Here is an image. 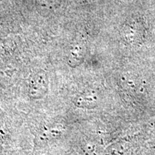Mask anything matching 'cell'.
I'll return each instance as SVG.
<instances>
[{"mask_svg": "<svg viewBox=\"0 0 155 155\" xmlns=\"http://www.w3.org/2000/svg\"><path fill=\"white\" fill-rule=\"evenodd\" d=\"M98 97L93 90H86L75 98L74 104L78 108H92L96 106Z\"/></svg>", "mask_w": 155, "mask_h": 155, "instance_id": "5b68a950", "label": "cell"}, {"mask_svg": "<svg viewBox=\"0 0 155 155\" xmlns=\"http://www.w3.org/2000/svg\"><path fill=\"white\" fill-rule=\"evenodd\" d=\"M62 134L63 129L61 125L53 124L45 127L37 134L35 139V144L38 147L45 146L50 141L59 138Z\"/></svg>", "mask_w": 155, "mask_h": 155, "instance_id": "277c9868", "label": "cell"}, {"mask_svg": "<svg viewBox=\"0 0 155 155\" xmlns=\"http://www.w3.org/2000/svg\"><path fill=\"white\" fill-rule=\"evenodd\" d=\"M87 53L86 43L83 40H75L70 44L66 53L69 66L75 68L83 63Z\"/></svg>", "mask_w": 155, "mask_h": 155, "instance_id": "3957f363", "label": "cell"}, {"mask_svg": "<svg viewBox=\"0 0 155 155\" xmlns=\"http://www.w3.org/2000/svg\"><path fill=\"white\" fill-rule=\"evenodd\" d=\"M48 85L49 81L47 73L43 70H40L30 78L28 89V96L34 100L42 99L48 92Z\"/></svg>", "mask_w": 155, "mask_h": 155, "instance_id": "7a4b0ae2", "label": "cell"}, {"mask_svg": "<svg viewBox=\"0 0 155 155\" xmlns=\"http://www.w3.org/2000/svg\"><path fill=\"white\" fill-rule=\"evenodd\" d=\"M122 39L126 43L132 46L142 44L146 35V28L142 19L132 17L126 21L121 31Z\"/></svg>", "mask_w": 155, "mask_h": 155, "instance_id": "6da1fadb", "label": "cell"}]
</instances>
